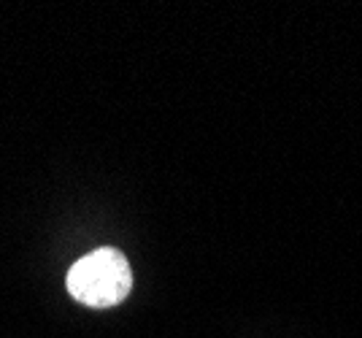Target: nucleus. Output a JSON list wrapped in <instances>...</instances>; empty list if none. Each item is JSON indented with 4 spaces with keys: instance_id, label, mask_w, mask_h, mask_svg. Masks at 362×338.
Returning a JSON list of instances; mask_svg holds the SVG:
<instances>
[{
    "instance_id": "obj_1",
    "label": "nucleus",
    "mask_w": 362,
    "mask_h": 338,
    "mask_svg": "<svg viewBox=\"0 0 362 338\" xmlns=\"http://www.w3.org/2000/svg\"><path fill=\"white\" fill-rule=\"evenodd\" d=\"M130 290H133L130 262L122 252L111 246H100L90 255H84L68 271V292L84 306H117L130 295Z\"/></svg>"
}]
</instances>
